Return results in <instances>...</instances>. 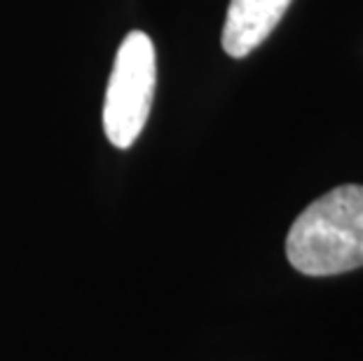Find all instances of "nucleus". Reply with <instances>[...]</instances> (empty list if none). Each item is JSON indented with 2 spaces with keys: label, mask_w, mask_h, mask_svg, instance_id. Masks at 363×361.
I'll return each instance as SVG.
<instances>
[{
  "label": "nucleus",
  "mask_w": 363,
  "mask_h": 361,
  "mask_svg": "<svg viewBox=\"0 0 363 361\" xmlns=\"http://www.w3.org/2000/svg\"><path fill=\"white\" fill-rule=\"evenodd\" d=\"M286 256L307 277L363 267V186H337L314 199L293 221Z\"/></svg>",
  "instance_id": "nucleus-1"
},
{
  "label": "nucleus",
  "mask_w": 363,
  "mask_h": 361,
  "mask_svg": "<svg viewBox=\"0 0 363 361\" xmlns=\"http://www.w3.org/2000/svg\"><path fill=\"white\" fill-rule=\"evenodd\" d=\"M155 45L148 33L131 30L115 55L104 101V132L115 148H131L143 132L155 96Z\"/></svg>",
  "instance_id": "nucleus-2"
},
{
  "label": "nucleus",
  "mask_w": 363,
  "mask_h": 361,
  "mask_svg": "<svg viewBox=\"0 0 363 361\" xmlns=\"http://www.w3.org/2000/svg\"><path fill=\"white\" fill-rule=\"evenodd\" d=\"M293 0H230L225 26H223V50L228 57L244 59L277 28Z\"/></svg>",
  "instance_id": "nucleus-3"
}]
</instances>
